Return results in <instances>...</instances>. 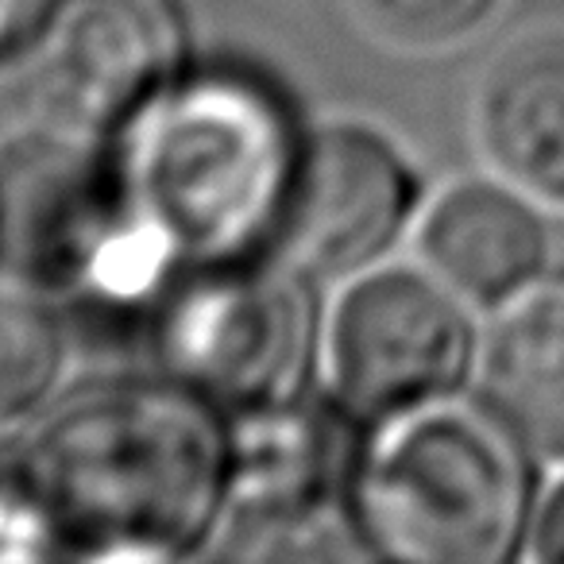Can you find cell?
<instances>
[{
	"label": "cell",
	"instance_id": "9",
	"mask_svg": "<svg viewBox=\"0 0 564 564\" xmlns=\"http://www.w3.org/2000/svg\"><path fill=\"white\" fill-rule=\"evenodd\" d=\"M232 422V495L228 518L243 538H314L333 510H348L360 441L345 402L302 399L228 417Z\"/></svg>",
	"mask_w": 564,
	"mask_h": 564
},
{
	"label": "cell",
	"instance_id": "2",
	"mask_svg": "<svg viewBox=\"0 0 564 564\" xmlns=\"http://www.w3.org/2000/svg\"><path fill=\"white\" fill-rule=\"evenodd\" d=\"M306 132L259 74L186 66L109 151L140 225L186 271L274 256Z\"/></svg>",
	"mask_w": 564,
	"mask_h": 564
},
{
	"label": "cell",
	"instance_id": "8",
	"mask_svg": "<svg viewBox=\"0 0 564 564\" xmlns=\"http://www.w3.org/2000/svg\"><path fill=\"white\" fill-rule=\"evenodd\" d=\"M417 174L383 132L310 128L274 256L314 282L376 267L417 213Z\"/></svg>",
	"mask_w": 564,
	"mask_h": 564
},
{
	"label": "cell",
	"instance_id": "15",
	"mask_svg": "<svg viewBox=\"0 0 564 564\" xmlns=\"http://www.w3.org/2000/svg\"><path fill=\"white\" fill-rule=\"evenodd\" d=\"M63 541L20 456H0V561H51Z\"/></svg>",
	"mask_w": 564,
	"mask_h": 564
},
{
	"label": "cell",
	"instance_id": "10",
	"mask_svg": "<svg viewBox=\"0 0 564 564\" xmlns=\"http://www.w3.org/2000/svg\"><path fill=\"white\" fill-rule=\"evenodd\" d=\"M507 178L453 182L417 220V256L471 310H499L549 274L553 228Z\"/></svg>",
	"mask_w": 564,
	"mask_h": 564
},
{
	"label": "cell",
	"instance_id": "12",
	"mask_svg": "<svg viewBox=\"0 0 564 564\" xmlns=\"http://www.w3.org/2000/svg\"><path fill=\"white\" fill-rule=\"evenodd\" d=\"M479 399L533 456L564 464V274L495 310L476 356Z\"/></svg>",
	"mask_w": 564,
	"mask_h": 564
},
{
	"label": "cell",
	"instance_id": "14",
	"mask_svg": "<svg viewBox=\"0 0 564 564\" xmlns=\"http://www.w3.org/2000/svg\"><path fill=\"white\" fill-rule=\"evenodd\" d=\"M356 24L379 43L406 51L453 47L487 24L499 0H348Z\"/></svg>",
	"mask_w": 564,
	"mask_h": 564
},
{
	"label": "cell",
	"instance_id": "7",
	"mask_svg": "<svg viewBox=\"0 0 564 564\" xmlns=\"http://www.w3.org/2000/svg\"><path fill=\"white\" fill-rule=\"evenodd\" d=\"M24 63L47 124L109 143L186 70V32L174 0H51Z\"/></svg>",
	"mask_w": 564,
	"mask_h": 564
},
{
	"label": "cell",
	"instance_id": "6",
	"mask_svg": "<svg viewBox=\"0 0 564 564\" xmlns=\"http://www.w3.org/2000/svg\"><path fill=\"white\" fill-rule=\"evenodd\" d=\"M333 394L364 422L460 394L476 371L471 306L425 267H368L352 274L325 317Z\"/></svg>",
	"mask_w": 564,
	"mask_h": 564
},
{
	"label": "cell",
	"instance_id": "16",
	"mask_svg": "<svg viewBox=\"0 0 564 564\" xmlns=\"http://www.w3.org/2000/svg\"><path fill=\"white\" fill-rule=\"evenodd\" d=\"M530 553L545 564H564V479L538 502L530 530Z\"/></svg>",
	"mask_w": 564,
	"mask_h": 564
},
{
	"label": "cell",
	"instance_id": "5",
	"mask_svg": "<svg viewBox=\"0 0 564 564\" xmlns=\"http://www.w3.org/2000/svg\"><path fill=\"white\" fill-rule=\"evenodd\" d=\"M325 348L314 279L279 256L186 267L151 306V356L225 417L310 391Z\"/></svg>",
	"mask_w": 564,
	"mask_h": 564
},
{
	"label": "cell",
	"instance_id": "17",
	"mask_svg": "<svg viewBox=\"0 0 564 564\" xmlns=\"http://www.w3.org/2000/svg\"><path fill=\"white\" fill-rule=\"evenodd\" d=\"M47 9L51 0H0V58L24 55Z\"/></svg>",
	"mask_w": 564,
	"mask_h": 564
},
{
	"label": "cell",
	"instance_id": "3",
	"mask_svg": "<svg viewBox=\"0 0 564 564\" xmlns=\"http://www.w3.org/2000/svg\"><path fill=\"white\" fill-rule=\"evenodd\" d=\"M525 441L484 399H448L371 422L348 487V525L402 564H507L538 518Z\"/></svg>",
	"mask_w": 564,
	"mask_h": 564
},
{
	"label": "cell",
	"instance_id": "1",
	"mask_svg": "<svg viewBox=\"0 0 564 564\" xmlns=\"http://www.w3.org/2000/svg\"><path fill=\"white\" fill-rule=\"evenodd\" d=\"M78 561H182L228 522L232 422L174 379L63 399L17 448Z\"/></svg>",
	"mask_w": 564,
	"mask_h": 564
},
{
	"label": "cell",
	"instance_id": "4",
	"mask_svg": "<svg viewBox=\"0 0 564 564\" xmlns=\"http://www.w3.org/2000/svg\"><path fill=\"white\" fill-rule=\"evenodd\" d=\"M0 274L51 302L151 314L182 267L132 213L109 143L43 120L0 140Z\"/></svg>",
	"mask_w": 564,
	"mask_h": 564
},
{
	"label": "cell",
	"instance_id": "13",
	"mask_svg": "<svg viewBox=\"0 0 564 564\" xmlns=\"http://www.w3.org/2000/svg\"><path fill=\"white\" fill-rule=\"evenodd\" d=\"M66 371V333L51 299L0 291V425L35 414Z\"/></svg>",
	"mask_w": 564,
	"mask_h": 564
},
{
	"label": "cell",
	"instance_id": "11",
	"mask_svg": "<svg viewBox=\"0 0 564 564\" xmlns=\"http://www.w3.org/2000/svg\"><path fill=\"white\" fill-rule=\"evenodd\" d=\"M476 140L499 178L564 205V32L518 35L487 63Z\"/></svg>",
	"mask_w": 564,
	"mask_h": 564
}]
</instances>
